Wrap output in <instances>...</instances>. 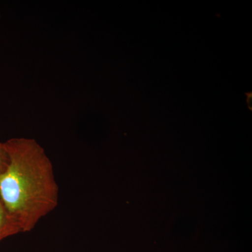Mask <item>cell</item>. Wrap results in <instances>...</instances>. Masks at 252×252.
<instances>
[{"mask_svg":"<svg viewBox=\"0 0 252 252\" xmlns=\"http://www.w3.org/2000/svg\"><path fill=\"white\" fill-rule=\"evenodd\" d=\"M9 162L0 174V199L21 233L32 230L59 205V188L54 167L34 139L4 142Z\"/></svg>","mask_w":252,"mask_h":252,"instance_id":"1","label":"cell"},{"mask_svg":"<svg viewBox=\"0 0 252 252\" xmlns=\"http://www.w3.org/2000/svg\"><path fill=\"white\" fill-rule=\"evenodd\" d=\"M20 233L21 229L10 217L0 199V241Z\"/></svg>","mask_w":252,"mask_h":252,"instance_id":"2","label":"cell"},{"mask_svg":"<svg viewBox=\"0 0 252 252\" xmlns=\"http://www.w3.org/2000/svg\"><path fill=\"white\" fill-rule=\"evenodd\" d=\"M9 162V157L4 143L0 142V174L4 171Z\"/></svg>","mask_w":252,"mask_h":252,"instance_id":"3","label":"cell"},{"mask_svg":"<svg viewBox=\"0 0 252 252\" xmlns=\"http://www.w3.org/2000/svg\"><path fill=\"white\" fill-rule=\"evenodd\" d=\"M0 16H1V15H0Z\"/></svg>","mask_w":252,"mask_h":252,"instance_id":"4","label":"cell"}]
</instances>
